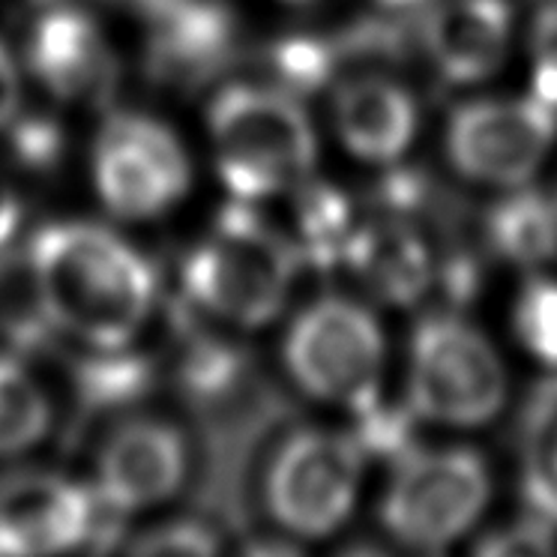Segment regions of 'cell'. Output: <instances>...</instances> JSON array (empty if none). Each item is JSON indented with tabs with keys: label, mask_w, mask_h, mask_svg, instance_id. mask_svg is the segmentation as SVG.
Segmentation results:
<instances>
[{
	"label": "cell",
	"mask_w": 557,
	"mask_h": 557,
	"mask_svg": "<svg viewBox=\"0 0 557 557\" xmlns=\"http://www.w3.org/2000/svg\"><path fill=\"white\" fill-rule=\"evenodd\" d=\"M288 3H297V7H304V3H312V0H288Z\"/></svg>",
	"instance_id": "d4e9b609"
},
{
	"label": "cell",
	"mask_w": 557,
	"mask_h": 557,
	"mask_svg": "<svg viewBox=\"0 0 557 557\" xmlns=\"http://www.w3.org/2000/svg\"><path fill=\"white\" fill-rule=\"evenodd\" d=\"M363 465L366 449L357 435L330 429L294 432L267 468L270 516L282 531L300 540L339 531L357 504Z\"/></svg>",
	"instance_id": "52a82bcc"
},
{
	"label": "cell",
	"mask_w": 557,
	"mask_h": 557,
	"mask_svg": "<svg viewBox=\"0 0 557 557\" xmlns=\"http://www.w3.org/2000/svg\"><path fill=\"white\" fill-rule=\"evenodd\" d=\"M51 425L46 389L27 369L0 357V456L37 447Z\"/></svg>",
	"instance_id": "e0dca14e"
},
{
	"label": "cell",
	"mask_w": 557,
	"mask_h": 557,
	"mask_svg": "<svg viewBox=\"0 0 557 557\" xmlns=\"http://www.w3.org/2000/svg\"><path fill=\"white\" fill-rule=\"evenodd\" d=\"M435 0H377V7L381 10H387V13H411V10H429Z\"/></svg>",
	"instance_id": "cb8c5ba5"
},
{
	"label": "cell",
	"mask_w": 557,
	"mask_h": 557,
	"mask_svg": "<svg viewBox=\"0 0 557 557\" xmlns=\"http://www.w3.org/2000/svg\"><path fill=\"white\" fill-rule=\"evenodd\" d=\"M30 276L51 321L97 348L135 339L157 300L145 255L90 222L39 231L30 246Z\"/></svg>",
	"instance_id": "6da1fadb"
},
{
	"label": "cell",
	"mask_w": 557,
	"mask_h": 557,
	"mask_svg": "<svg viewBox=\"0 0 557 557\" xmlns=\"http://www.w3.org/2000/svg\"><path fill=\"white\" fill-rule=\"evenodd\" d=\"M27 63L63 99L90 97L111 75L109 42L97 22L75 7H54L39 15L27 42Z\"/></svg>",
	"instance_id": "9a60e30c"
},
{
	"label": "cell",
	"mask_w": 557,
	"mask_h": 557,
	"mask_svg": "<svg viewBox=\"0 0 557 557\" xmlns=\"http://www.w3.org/2000/svg\"><path fill=\"white\" fill-rule=\"evenodd\" d=\"M345 264L369 292L387 304H417L437 276L432 246L408 213L357 222Z\"/></svg>",
	"instance_id": "4fadbf2b"
},
{
	"label": "cell",
	"mask_w": 557,
	"mask_h": 557,
	"mask_svg": "<svg viewBox=\"0 0 557 557\" xmlns=\"http://www.w3.org/2000/svg\"><path fill=\"white\" fill-rule=\"evenodd\" d=\"M189 181V157L169 126L138 114L106 126L94 157V183L114 216H159L183 198Z\"/></svg>",
	"instance_id": "9c48e42d"
},
{
	"label": "cell",
	"mask_w": 557,
	"mask_h": 557,
	"mask_svg": "<svg viewBox=\"0 0 557 557\" xmlns=\"http://www.w3.org/2000/svg\"><path fill=\"white\" fill-rule=\"evenodd\" d=\"M222 181L240 201L285 193L315 169L318 138L306 109L285 90L225 87L207 111Z\"/></svg>",
	"instance_id": "7a4b0ae2"
},
{
	"label": "cell",
	"mask_w": 557,
	"mask_h": 557,
	"mask_svg": "<svg viewBox=\"0 0 557 557\" xmlns=\"http://www.w3.org/2000/svg\"><path fill=\"white\" fill-rule=\"evenodd\" d=\"M557 138V111L540 99H473L449 114L447 159L461 177L497 189L531 181Z\"/></svg>",
	"instance_id": "ba28073f"
},
{
	"label": "cell",
	"mask_w": 557,
	"mask_h": 557,
	"mask_svg": "<svg viewBox=\"0 0 557 557\" xmlns=\"http://www.w3.org/2000/svg\"><path fill=\"white\" fill-rule=\"evenodd\" d=\"M22 102V85H18V70L10 51L0 46V126L13 121Z\"/></svg>",
	"instance_id": "7402d4cb"
},
{
	"label": "cell",
	"mask_w": 557,
	"mask_h": 557,
	"mask_svg": "<svg viewBox=\"0 0 557 557\" xmlns=\"http://www.w3.org/2000/svg\"><path fill=\"white\" fill-rule=\"evenodd\" d=\"M516 333L540 363L557 369V278H531L516 304Z\"/></svg>",
	"instance_id": "d6986e66"
},
{
	"label": "cell",
	"mask_w": 557,
	"mask_h": 557,
	"mask_svg": "<svg viewBox=\"0 0 557 557\" xmlns=\"http://www.w3.org/2000/svg\"><path fill=\"white\" fill-rule=\"evenodd\" d=\"M492 495L488 465L468 447H411L393 465L381 524L396 543L441 552L471 531Z\"/></svg>",
	"instance_id": "5b68a950"
},
{
	"label": "cell",
	"mask_w": 557,
	"mask_h": 557,
	"mask_svg": "<svg viewBox=\"0 0 557 557\" xmlns=\"http://www.w3.org/2000/svg\"><path fill=\"white\" fill-rule=\"evenodd\" d=\"M485 240L500 258L521 267H543L557 258V201L516 186L485 216Z\"/></svg>",
	"instance_id": "2e32d148"
},
{
	"label": "cell",
	"mask_w": 557,
	"mask_h": 557,
	"mask_svg": "<svg viewBox=\"0 0 557 557\" xmlns=\"http://www.w3.org/2000/svg\"><path fill=\"white\" fill-rule=\"evenodd\" d=\"M297 276V249L246 207H231L183 267L195 304L240 327H264L282 312Z\"/></svg>",
	"instance_id": "3957f363"
},
{
	"label": "cell",
	"mask_w": 557,
	"mask_h": 557,
	"mask_svg": "<svg viewBox=\"0 0 557 557\" xmlns=\"http://www.w3.org/2000/svg\"><path fill=\"white\" fill-rule=\"evenodd\" d=\"M186 444L177 429L159 420L117 425L99 449V495L114 509L157 507L186 480Z\"/></svg>",
	"instance_id": "8fae6325"
},
{
	"label": "cell",
	"mask_w": 557,
	"mask_h": 557,
	"mask_svg": "<svg viewBox=\"0 0 557 557\" xmlns=\"http://www.w3.org/2000/svg\"><path fill=\"white\" fill-rule=\"evenodd\" d=\"M357 228L348 198L330 186H315L300 201V231L309 258L318 264H339L345 261L348 243Z\"/></svg>",
	"instance_id": "ac0fdd59"
},
{
	"label": "cell",
	"mask_w": 557,
	"mask_h": 557,
	"mask_svg": "<svg viewBox=\"0 0 557 557\" xmlns=\"http://www.w3.org/2000/svg\"><path fill=\"white\" fill-rule=\"evenodd\" d=\"M135 552H141V555H210V552H216V540H213V533L198 524H171V528L153 531L141 543H135Z\"/></svg>",
	"instance_id": "44dd1931"
},
{
	"label": "cell",
	"mask_w": 557,
	"mask_h": 557,
	"mask_svg": "<svg viewBox=\"0 0 557 557\" xmlns=\"http://www.w3.org/2000/svg\"><path fill=\"white\" fill-rule=\"evenodd\" d=\"M18 219H22V207H18V198L15 193L0 181V246L10 240L18 228Z\"/></svg>",
	"instance_id": "603a6c76"
},
{
	"label": "cell",
	"mask_w": 557,
	"mask_h": 557,
	"mask_svg": "<svg viewBox=\"0 0 557 557\" xmlns=\"http://www.w3.org/2000/svg\"><path fill=\"white\" fill-rule=\"evenodd\" d=\"M285 366L309 396L363 411L377 399L384 372L381 324L357 300L321 297L288 330Z\"/></svg>",
	"instance_id": "8992f818"
},
{
	"label": "cell",
	"mask_w": 557,
	"mask_h": 557,
	"mask_svg": "<svg viewBox=\"0 0 557 557\" xmlns=\"http://www.w3.org/2000/svg\"><path fill=\"white\" fill-rule=\"evenodd\" d=\"M94 524V500L82 485L42 471L0 480V552L51 555L85 540Z\"/></svg>",
	"instance_id": "30bf717a"
},
{
	"label": "cell",
	"mask_w": 557,
	"mask_h": 557,
	"mask_svg": "<svg viewBox=\"0 0 557 557\" xmlns=\"http://www.w3.org/2000/svg\"><path fill=\"white\" fill-rule=\"evenodd\" d=\"M531 97L557 111V3L545 7L533 22Z\"/></svg>",
	"instance_id": "ffe728a7"
},
{
	"label": "cell",
	"mask_w": 557,
	"mask_h": 557,
	"mask_svg": "<svg viewBox=\"0 0 557 557\" xmlns=\"http://www.w3.org/2000/svg\"><path fill=\"white\" fill-rule=\"evenodd\" d=\"M512 37L507 0H435L423 13V49L453 85H471L500 70Z\"/></svg>",
	"instance_id": "7c38bea8"
},
{
	"label": "cell",
	"mask_w": 557,
	"mask_h": 557,
	"mask_svg": "<svg viewBox=\"0 0 557 557\" xmlns=\"http://www.w3.org/2000/svg\"><path fill=\"white\" fill-rule=\"evenodd\" d=\"M333 123L348 153L389 165L411 147L420 114L411 90L377 73L348 75L333 97Z\"/></svg>",
	"instance_id": "5bb4252c"
},
{
	"label": "cell",
	"mask_w": 557,
	"mask_h": 557,
	"mask_svg": "<svg viewBox=\"0 0 557 557\" xmlns=\"http://www.w3.org/2000/svg\"><path fill=\"white\" fill-rule=\"evenodd\" d=\"M504 399L507 372L485 333L444 312L417 324L408 357V408L413 417L473 429L492 423Z\"/></svg>",
	"instance_id": "277c9868"
}]
</instances>
